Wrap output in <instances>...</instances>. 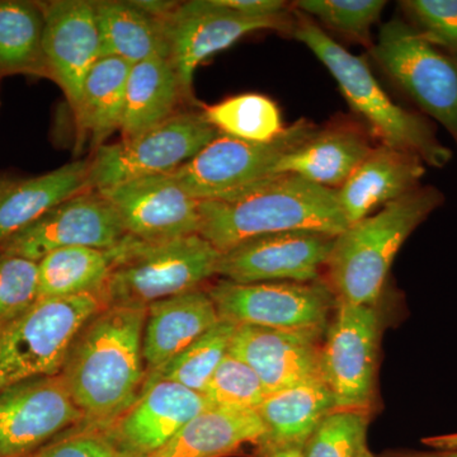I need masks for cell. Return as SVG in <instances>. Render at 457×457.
I'll list each match as a JSON object with an SVG mask.
<instances>
[{
	"mask_svg": "<svg viewBox=\"0 0 457 457\" xmlns=\"http://www.w3.org/2000/svg\"><path fill=\"white\" fill-rule=\"evenodd\" d=\"M146 308H102L74 339L60 375L86 427L112 422L139 398L146 380Z\"/></svg>",
	"mask_w": 457,
	"mask_h": 457,
	"instance_id": "obj_1",
	"label": "cell"
},
{
	"mask_svg": "<svg viewBox=\"0 0 457 457\" xmlns=\"http://www.w3.org/2000/svg\"><path fill=\"white\" fill-rule=\"evenodd\" d=\"M350 227L337 189L278 174L227 200L200 201L198 234L220 253L253 237L287 231L337 237Z\"/></svg>",
	"mask_w": 457,
	"mask_h": 457,
	"instance_id": "obj_2",
	"label": "cell"
},
{
	"mask_svg": "<svg viewBox=\"0 0 457 457\" xmlns=\"http://www.w3.org/2000/svg\"><path fill=\"white\" fill-rule=\"evenodd\" d=\"M291 33L326 66L352 112L381 145L411 153L428 167L445 168L450 163L453 152L438 140L432 123L395 104L362 57L345 50L315 21L297 11Z\"/></svg>",
	"mask_w": 457,
	"mask_h": 457,
	"instance_id": "obj_3",
	"label": "cell"
},
{
	"mask_svg": "<svg viewBox=\"0 0 457 457\" xmlns=\"http://www.w3.org/2000/svg\"><path fill=\"white\" fill-rule=\"evenodd\" d=\"M444 201L440 189L420 186L337 236L326 266L337 299L375 305L400 248Z\"/></svg>",
	"mask_w": 457,
	"mask_h": 457,
	"instance_id": "obj_4",
	"label": "cell"
},
{
	"mask_svg": "<svg viewBox=\"0 0 457 457\" xmlns=\"http://www.w3.org/2000/svg\"><path fill=\"white\" fill-rule=\"evenodd\" d=\"M108 278L97 295L104 308L143 306L203 288L216 276L220 252L200 234L147 243L130 236L111 248Z\"/></svg>",
	"mask_w": 457,
	"mask_h": 457,
	"instance_id": "obj_5",
	"label": "cell"
},
{
	"mask_svg": "<svg viewBox=\"0 0 457 457\" xmlns=\"http://www.w3.org/2000/svg\"><path fill=\"white\" fill-rule=\"evenodd\" d=\"M102 308L95 294L37 300L0 324V392L60 374L78 333Z\"/></svg>",
	"mask_w": 457,
	"mask_h": 457,
	"instance_id": "obj_6",
	"label": "cell"
},
{
	"mask_svg": "<svg viewBox=\"0 0 457 457\" xmlns=\"http://www.w3.org/2000/svg\"><path fill=\"white\" fill-rule=\"evenodd\" d=\"M370 55L396 88L446 129L457 145V57L399 17L381 27Z\"/></svg>",
	"mask_w": 457,
	"mask_h": 457,
	"instance_id": "obj_7",
	"label": "cell"
},
{
	"mask_svg": "<svg viewBox=\"0 0 457 457\" xmlns=\"http://www.w3.org/2000/svg\"><path fill=\"white\" fill-rule=\"evenodd\" d=\"M220 320L267 328L320 341L336 311L327 282L236 284L220 279L207 290Z\"/></svg>",
	"mask_w": 457,
	"mask_h": 457,
	"instance_id": "obj_8",
	"label": "cell"
},
{
	"mask_svg": "<svg viewBox=\"0 0 457 457\" xmlns=\"http://www.w3.org/2000/svg\"><path fill=\"white\" fill-rule=\"evenodd\" d=\"M317 129L302 119L270 143H251L220 134L170 176L198 201L227 200L278 176L281 159Z\"/></svg>",
	"mask_w": 457,
	"mask_h": 457,
	"instance_id": "obj_9",
	"label": "cell"
},
{
	"mask_svg": "<svg viewBox=\"0 0 457 457\" xmlns=\"http://www.w3.org/2000/svg\"><path fill=\"white\" fill-rule=\"evenodd\" d=\"M220 135L203 112L179 111L132 139L104 144L89 159V185L106 191L130 180L170 174Z\"/></svg>",
	"mask_w": 457,
	"mask_h": 457,
	"instance_id": "obj_10",
	"label": "cell"
},
{
	"mask_svg": "<svg viewBox=\"0 0 457 457\" xmlns=\"http://www.w3.org/2000/svg\"><path fill=\"white\" fill-rule=\"evenodd\" d=\"M380 333L375 305L338 300L320 347L321 378L338 411H371Z\"/></svg>",
	"mask_w": 457,
	"mask_h": 457,
	"instance_id": "obj_11",
	"label": "cell"
},
{
	"mask_svg": "<svg viewBox=\"0 0 457 457\" xmlns=\"http://www.w3.org/2000/svg\"><path fill=\"white\" fill-rule=\"evenodd\" d=\"M84 420L60 374L7 387L0 392V457H31Z\"/></svg>",
	"mask_w": 457,
	"mask_h": 457,
	"instance_id": "obj_12",
	"label": "cell"
},
{
	"mask_svg": "<svg viewBox=\"0 0 457 457\" xmlns=\"http://www.w3.org/2000/svg\"><path fill=\"white\" fill-rule=\"evenodd\" d=\"M126 236L110 201L89 189L0 243V251L38 262L51 252L71 246L111 249Z\"/></svg>",
	"mask_w": 457,
	"mask_h": 457,
	"instance_id": "obj_13",
	"label": "cell"
},
{
	"mask_svg": "<svg viewBox=\"0 0 457 457\" xmlns=\"http://www.w3.org/2000/svg\"><path fill=\"white\" fill-rule=\"evenodd\" d=\"M170 60L188 102H194V78L201 62L252 32L278 29L293 32V23L255 20L225 7L221 0L180 3L168 20Z\"/></svg>",
	"mask_w": 457,
	"mask_h": 457,
	"instance_id": "obj_14",
	"label": "cell"
},
{
	"mask_svg": "<svg viewBox=\"0 0 457 457\" xmlns=\"http://www.w3.org/2000/svg\"><path fill=\"white\" fill-rule=\"evenodd\" d=\"M335 240L317 231L253 237L220 253L216 276L236 284L319 281Z\"/></svg>",
	"mask_w": 457,
	"mask_h": 457,
	"instance_id": "obj_15",
	"label": "cell"
},
{
	"mask_svg": "<svg viewBox=\"0 0 457 457\" xmlns=\"http://www.w3.org/2000/svg\"><path fill=\"white\" fill-rule=\"evenodd\" d=\"M99 192L116 210L126 234L141 242H170L200 230V201L189 196L170 174Z\"/></svg>",
	"mask_w": 457,
	"mask_h": 457,
	"instance_id": "obj_16",
	"label": "cell"
},
{
	"mask_svg": "<svg viewBox=\"0 0 457 457\" xmlns=\"http://www.w3.org/2000/svg\"><path fill=\"white\" fill-rule=\"evenodd\" d=\"M210 407L204 394L173 381L146 378L139 398L112 422L90 427L104 432L129 457H144Z\"/></svg>",
	"mask_w": 457,
	"mask_h": 457,
	"instance_id": "obj_17",
	"label": "cell"
},
{
	"mask_svg": "<svg viewBox=\"0 0 457 457\" xmlns=\"http://www.w3.org/2000/svg\"><path fill=\"white\" fill-rule=\"evenodd\" d=\"M40 5L49 77L59 84L75 112L87 75L102 59L96 4L88 0H55Z\"/></svg>",
	"mask_w": 457,
	"mask_h": 457,
	"instance_id": "obj_18",
	"label": "cell"
},
{
	"mask_svg": "<svg viewBox=\"0 0 457 457\" xmlns=\"http://www.w3.org/2000/svg\"><path fill=\"white\" fill-rule=\"evenodd\" d=\"M320 347L308 337L237 326L228 354L253 370L270 394L321 378Z\"/></svg>",
	"mask_w": 457,
	"mask_h": 457,
	"instance_id": "obj_19",
	"label": "cell"
},
{
	"mask_svg": "<svg viewBox=\"0 0 457 457\" xmlns=\"http://www.w3.org/2000/svg\"><path fill=\"white\" fill-rule=\"evenodd\" d=\"M427 165L418 156L386 145L374 146L341 188L339 204L348 224L420 187Z\"/></svg>",
	"mask_w": 457,
	"mask_h": 457,
	"instance_id": "obj_20",
	"label": "cell"
},
{
	"mask_svg": "<svg viewBox=\"0 0 457 457\" xmlns=\"http://www.w3.org/2000/svg\"><path fill=\"white\" fill-rule=\"evenodd\" d=\"M374 149L368 132L348 122H335L308 137L286 154L276 174H294L323 186L339 189Z\"/></svg>",
	"mask_w": 457,
	"mask_h": 457,
	"instance_id": "obj_21",
	"label": "cell"
},
{
	"mask_svg": "<svg viewBox=\"0 0 457 457\" xmlns=\"http://www.w3.org/2000/svg\"><path fill=\"white\" fill-rule=\"evenodd\" d=\"M219 321L215 303L204 288L147 305L143 335L146 374L165 365Z\"/></svg>",
	"mask_w": 457,
	"mask_h": 457,
	"instance_id": "obj_22",
	"label": "cell"
},
{
	"mask_svg": "<svg viewBox=\"0 0 457 457\" xmlns=\"http://www.w3.org/2000/svg\"><path fill=\"white\" fill-rule=\"evenodd\" d=\"M336 409L333 394L321 378L267 394L257 411L266 429L258 447L262 457L278 450L303 449Z\"/></svg>",
	"mask_w": 457,
	"mask_h": 457,
	"instance_id": "obj_23",
	"label": "cell"
},
{
	"mask_svg": "<svg viewBox=\"0 0 457 457\" xmlns=\"http://www.w3.org/2000/svg\"><path fill=\"white\" fill-rule=\"evenodd\" d=\"M266 429L257 411L209 408L161 449L144 457H228L246 445L260 447Z\"/></svg>",
	"mask_w": 457,
	"mask_h": 457,
	"instance_id": "obj_24",
	"label": "cell"
},
{
	"mask_svg": "<svg viewBox=\"0 0 457 457\" xmlns=\"http://www.w3.org/2000/svg\"><path fill=\"white\" fill-rule=\"evenodd\" d=\"M89 189V159H79L35 179L13 182L0 201V243L54 207Z\"/></svg>",
	"mask_w": 457,
	"mask_h": 457,
	"instance_id": "obj_25",
	"label": "cell"
},
{
	"mask_svg": "<svg viewBox=\"0 0 457 457\" xmlns=\"http://www.w3.org/2000/svg\"><path fill=\"white\" fill-rule=\"evenodd\" d=\"M187 101L170 57H153L132 65L120 132L132 139L179 112Z\"/></svg>",
	"mask_w": 457,
	"mask_h": 457,
	"instance_id": "obj_26",
	"label": "cell"
},
{
	"mask_svg": "<svg viewBox=\"0 0 457 457\" xmlns=\"http://www.w3.org/2000/svg\"><path fill=\"white\" fill-rule=\"evenodd\" d=\"M102 57H120L132 65L153 57H170L167 25L135 7L131 0L95 2Z\"/></svg>",
	"mask_w": 457,
	"mask_h": 457,
	"instance_id": "obj_27",
	"label": "cell"
},
{
	"mask_svg": "<svg viewBox=\"0 0 457 457\" xmlns=\"http://www.w3.org/2000/svg\"><path fill=\"white\" fill-rule=\"evenodd\" d=\"M131 68L120 57H102L87 75L74 114L80 137H88L96 149L121 129Z\"/></svg>",
	"mask_w": 457,
	"mask_h": 457,
	"instance_id": "obj_28",
	"label": "cell"
},
{
	"mask_svg": "<svg viewBox=\"0 0 457 457\" xmlns=\"http://www.w3.org/2000/svg\"><path fill=\"white\" fill-rule=\"evenodd\" d=\"M40 3L0 0V75H47Z\"/></svg>",
	"mask_w": 457,
	"mask_h": 457,
	"instance_id": "obj_29",
	"label": "cell"
},
{
	"mask_svg": "<svg viewBox=\"0 0 457 457\" xmlns=\"http://www.w3.org/2000/svg\"><path fill=\"white\" fill-rule=\"evenodd\" d=\"M112 262L111 249L71 246L51 252L37 262L38 300L98 295Z\"/></svg>",
	"mask_w": 457,
	"mask_h": 457,
	"instance_id": "obj_30",
	"label": "cell"
},
{
	"mask_svg": "<svg viewBox=\"0 0 457 457\" xmlns=\"http://www.w3.org/2000/svg\"><path fill=\"white\" fill-rule=\"evenodd\" d=\"M203 114L220 134L251 143H270L286 129L278 104L258 93L233 96L204 107Z\"/></svg>",
	"mask_w": 457,
	"mask_h": 457,
	"instance_id": "obj_31",
	"label": "cell"
},
{
	"mask_svg": "<svg viewBox=\"0 0 457 457\" xmlns=\"http://www.w3.org/2000/svg\"><path fill=\"white\" fill-rule=\"evenodd\" d=\"M237 327L228 321H219L165 365L147 372L146 378L173 381L204 394L213 372L228 353Z\"/></svg>",
	"mask_w": 457,
	"mask_h": 457,
	"instance_id": "obj_32",
	"label": "cell"
},
{
	"mask_svg": "<svg viewBox=\"0 0 457 457\" xmlns=\"http://www.w3.org/2000/svg\"><path fill=\"white\" fill-rule=\"evenodd\" d=\"M385 5L384 0H300L295 9L317 20V25L371 47V29L380 20Z\"/></svg>",
	"mask_w": 457,
	"mask_h": 457,
	"instance_id": "obj_33",
	"label": "cell"
},
{
	"mask_svg": "<svg viewBox=\"0 0 457 457\" xmlns=\"http://www.w3.org/2000/svg\"><path fill=\"white\" fill-rule=\"evenodd\" d=\"M204 395L212 408L257 411L267 392L253 370L228 353L213 372Z\"/></svg>",
	"mask_w": 457,
	"mask_h": 457,
	"instance_id": "obj_34",
	"label": "cell"
},
{
	"mask_svg": "<svg viewBox=\"0 0 457 457\" xmlns=\"http://www.w3.org/2000/svg\"><path fill=\"white\" fill-rule=\"evenodd\" d=\"M369 422L370 411L337 409L303 445V457H360L368 446Z\"/></svg>",
	"mask_w": 457,
	"mask_h": 457,
	"instance_id": "obj_35",
	"label": "cell"
},
{
	"mask_svg": "<svg viewBox=\"0 0 457 457\" xmlns=\"http://www.w3.org/2000/svg\"><path fill=\"white\" fill-rule=\"evenodd\" d=\"M38 300V263L0 251V324Z\"/></svg>",
	"mask_w": 457,
	"mask_h": 457,
	"instance_id": "obj_36",
	"label": "cell"
},
{
	"mask_svg": "<svg viewBox=\"0 0 457 457\" xmlns=\"http://www.w3.org/2000/svg\"><path fill=\"white\" fill-rule=\"evenodd\" d=\"M399 4L409 25L457 57V0H404Z\"/></svg>",
	"mask_w": 457,
	"mask_h": 457,
	"instance_id": "obj_37",
	"label": "cell"
},
{
	"mask_svg": "<svg viewBox=\"0 0 457 457\" xmlns=\"http://www.w3.org/2000/svg\"><path fill=\"white\" fill-rule=\"evenodd\" d=\"M31 457H129L104 432L90 427L69 429Z\"/></svg>",
	"mask_w": 457,
	"mask_h": 457,
	"instance_id": "obj_38",
	"label": "cell"
},
{
	"mask_svg": "<svg viewBox=\"0 0 457 457\" xmlns=\"http://www.w3.org/2000/svg\"><path fill=\"white\" fill-rule=\"evenodd\" d=\"M131 3L149 16L164 21L168 20L180 4L179 2L170 0H131Z\"/></svg>",
	"mask_w": 457,
	"mask_h": 457,
	"instance_id": "obj_39",
	"label": "cell"
},
{
	"mask_svg": "<svg viewBox=\"0 0 457 457\" xmlns=\"http://www.w3.org/2000/svg\"><path fill=\"white\" fill-rule=\"evenodd\" d=\"M423 444L440 451L457 450V433L433 436V437L425 438Z\"/></svg>",
	"mask_w": 457,
	"mask_h": 457,
	"instance_id": "obj_40",
	"label": "cell"
},
{
	"mask_svg": "<svg viewBox=\"0 0 457 457\" xmlns=\"http://www.w3.org/2000/svg\"><path fill=\"white\" fill-rule=\"evenodd\" d=\"M380 457H457V450L438 451V453H420V451H387Z\"/></svg>",
	"mask_w": 457,
	"mask_h": 457,
	"instance_id": "obj_41",
	"label": "cell"
},
{
	"mask_svg": "<svg viewBox=\"0 0 457 457\" xmlns=\"http://www.w3.org/2000/svg\"><path fill=\"white\" fill-rule=\"evenodd\" d=\"M266 457H303V449H296V447H295V449L273 451V453H270V455Z\"/></svg>",
	"mask_w": 457,
	"mask_h": 457,
	"instance_id": "obj_42",
	"label": "cell"
},
{
	"mask_svg": "<svg viewBox=\"0 0 457 457\" xmlns=\"http://www.w3.org/2000/svg\"><path fill=\"white\" fill-rule=\"evenodd\" d=\"M13 182L14 180L0 179V201L5 196V194H7L8 189L12 187Z\"/></svg>",
	"mask_w": 457,
	"mask_h": 457,
	"instance_id": "obj_43",
	"label": "cell"
},
{
	"mask_svg": "<svg viewBox=\"0 0 457 457\" xmlns=\"http://www.w3.org/2000/svg\"><path fill=\"white\" fill-rule=\"evenodd\" d=\"M360 457H375L374 455H372V453L371 451H370L369 447L366 446L365 449H363L362 451H361V455Z\"/></svg>",
	"mask_w": 457,
	"mask_h": 457,
	"instance_id": "obj_44",
	"label": "cell"
}]
</instances>
